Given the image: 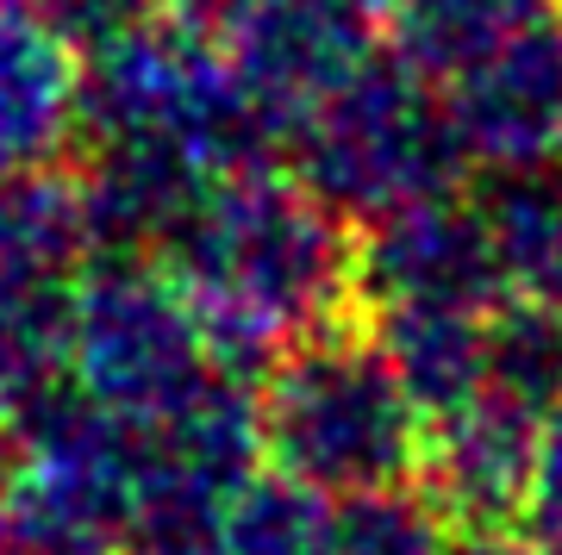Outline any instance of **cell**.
Listing matches in <instances>:
<instances>
[{"instance_id":"6da1fadb","label":"cell","mask_w":562,"mask_h":555,"mask_svg":"<svg viewBox=\"0 0 562 555\" xmlns=\"http://www.w3.org/2000/svg\"><path fill=\"white\" fill-rule=\"evenodd\" d=\"M157 257L213 362L244 381L294 343L338 331L357 299V225L281 169L213 175Z\"/></svg>"},{"instance_id":"7a4b0ae2","label":"cell","mask_w":562,"mask_h":555,"mask_svg":"<svg viewBox=\"0 0 562 555\" xmlns=\"http://www.w3.org/2000/svg\"><path fill=\"white\" fill-rule=\"evenodd\" d=\"M262 456L325 499L406 487L425 462V412L387 369L375 338L294 343L262 369Z\"/></svg>"},{"instance_id":"3957f363","label":"cell","mask_w":562,"mask_h":555,"mask_svg":"<svg viewBox=\"0 0 562 555\" xmlns=\"http://www.w3.org/2000/svg\"><path fill=\"white\" fill-rule=\"evenodd\" d=\"M294 175L350 225L457 194L462 144L450 132L443 81L413 57L375 50L294 125Z\"/></svg>"},{"instance_id":"277c9868","label":"cell","mask_w":562,"mask_h":555,"mask_svg":"<svg viewBox=\"0 0 562 555\" xmlns=\"http://www.w3.org/2000/svg\"><path fill=\"white\" fill-rule=\"evenodd\" d=\"M138 512V431L81 387L50 394L0 431V550H120Z\"/></svg>"},{"instance_id":"5b68a950","label":"cell","mask_w":562,"mask_h":555,"mask_svg":"<svg viewBox=\"0 0 562 555\" xmlns=\"http://www.w3.org/2000/svg\"><path fill=\"white\" fill-rule=\"evenodd\" d=\"M213 369L220 362L162 262L101 257L76 269L69 281V387L144 424L181 406Z\"/></svg>"},{"instance_id":"8992f818","label":"cell","mask_w":562,"mask_h":555,"mask_svg":"<svg viewBox=\"0 0 562 555\" xmlns=\"http://www.w3.org/2000/svg\"><path fill=\"white\" fill-rule=\"evenodd\" d=\"M462 162L487 175L543 169L562 157V13H531L506 38L443 76Z\"/></svg>"},{"instance_id":"52a82bcc","label":"cell","mask_w":562,"mask_h":555,"mask_svg":"<svg viewBox=\"0 0 562 555\" xmlns=\"http://www.w3.org/2000/svg\"><path fill=\"white\" fill-rule=\"evenodd\" d=\"M506 294L513 281L482 218V200L438 194L357 225V299H369L375 313L382 306L494 313Z\"/></svg>"},{"instance_id":"ba28073f","label":"cell","mask_w":562,"mask_h":555,"mask_svg":"<svg viewBox=\"0 0 562 555\" xmlns=\"http://www.w3.org/2000/svg\"><path fill=\"white\" fill-rule=\"evenodd\" d=\"M213 32L244 88L288 125V144L357 63L375 57V13L362 0H225Z\"/></svg>"},{"instance_id":"9c48e42d","label":"cell","mask_w":562,"mask_h":555,"mask_svg":"<svg viewBox=\"0 0 562 555\" xmlns=\"http://www.w3.org/2000/svg\"><path fill=\"white\" fill-rule=\"evenodd\" d=\"M538 412L501 394H475L469 406L425 424V494L457 531H506L519 524L531 456H538Z\"/></svg>"},{"instance_id":"30bf717a","label":"cell","mask_w":562,"mask_h":555,"mask_svg":"<svg viewBox=\"0 0 562 555\" xmlns=\"http://www.w3.org/2000/svg\"><path fill=\"white\" fill-rule=\"evenodd\" d=\"M81 144V50L38 0H0V175L63 169Z\"/></svg>"},{"instance_id":"8fae6325","label":"cell","mask_w":562,"mask_h":555,"mask_svg":"<svg viewBox=\"0 0 562 555\" xmlns=\"http://www.w3.org/2000/svg\"><path fill=\"white\" fill-rule=\"evenodd\" d=\"M375 350L401 375L425 424L487 394V313L457 306H382L375 313Z\"/></svg>"},{"instance_id":"7c38bea8","label":"cell","mask_w":562,"mask_h":555,"mask_svg":"<svg viewBox=\"0 0 562 555\" xmlns=\"http://www.w3.org/2000/svg\"><path fill=\"white\" fill-rule=\"evenodd\" d=\"M482 218L494 231V243H501L506 281L519 294L562 299V175H557V162L487 175Z\"/></svg>"},{"instance_id":"4fadbf2b","label":"cell","mask_w":562,"mask_h":555,"mask_svg":"<svg viewBox=\"0 0 562 555\" xmlns=\"http://www.w3.org/2000/svg\"><path fill=\"white\" fill-rule=\"evenodd\" d=\"M69 381V287H0V431Z\"/></svg>"},{"instance_id":"5bb4252c","label":"cell","mask_w":562,"mask_h":555,"mask_svg":"<svg viewBox=\"0 0 562 555\" xmlns=\"http://www.w3.org/2000/svg\"><path fill=\"white\" fill-rule=\"evenodd\" d=\"M220 555H331V499L294 475H250L225 499Z\"/></svg>"},{"instance_id":"9a60e30c","label":"cell","mask_w":562,"mask_h":555,"mask_svg":"<svg viewBox=\"0 0 562 555\" xmlns=\"http://www.w3.org/2000/svg\"><path fill=\"white\" fill-rule=\"evenodd\" d=\"M487 394L513 399L525 412L562 406V313L557 299L525 294L487 313Z\"/></svg>"},{"instance_id":"2e32d148","label":"cell","mask_w":562,"mask_h":555,"mask_svg":"<svg viewBox=\"0 0 562 555\" xmlns=\"http://www.w3.org/2000/svg\"><path fill=\"white\" fill-rule=\"evenodd\" d=\"M543 7L550 0H401L387 25H394V50L443 81L450 69H462L475 50H487Z\"/></svg>"},{"instance_id":"e0dca14e","label":"cell","mask_w":562,"mask_h":555,"mask_svg":"<svg viewBox=\"0 0 562 555\" xmlns=\"http://www.w3.org/2000/svg\"><path fill=\"white\" fill-rule=\"evenodd\" d=\"M457 524L431 506V494H382L331 499V555H443Z\"/></svg>"},{"instance_id":"ac0fdd59","label":"cell","mask_w":562,"mask_h":555,"mask_svg":"<svg viewBox=\"0 0 562 555\" xmlns=\"http://www.w3.org/2000/svg\"><path fill=\"white\" fill-rule=\"evenodd\" d=\"M519 524L531 555H562V406H550L538 424V456H531Z\"/></svg>"},{"instance_id":"d6986e66","label":"cell","mask_w":562,"mask_h":555,"mask_svg":"<svg viewBox=\"0 0 562 555\" xmlns=\"http://www.w3.org/2000/svg\"><path fill=\"white\" fill-rule=\"evenodd\" d=\"M38 7L50 13V25L76 44L81 57L106 50L113 38H125L132 25H144L150 13H157L150 0H38Z\"/></svg>"},{"instance_id":"ffe728a7","label":"cell","mask_w":562,"mask_h":555,"mask_svg":"<svg viewBox=\"0 0 562 555\" xmlns=\"http://www.w3.org/2000/svg\"><path fill=\"white\" fill-rule=\"evenodd\" d=\"M443 555H531L525 543H506L501 531H457Z\"/></svg>"},{"instance_id":"44dd1931","label":"cell","mask_w":562,"mask_h":555,"mask_svg":"<svg viewBox=\"0 0 562 555\" xmlns=\"http://www.w3.org/2000/svg\"><path fill=\"white\" fill-rule=\"evenodd\" d=\"M44 555H120V550H44Z\"/></svg>"},{"instance_id":"7402d4cb","label":"cell","mask_w":562,"mask_h":555,"mask_svg":"<svg viewBox=\"0 0 562 555\" xmlns=\"http://www.w3.org/2000/svg\"><path fill=\"white\" fill-rule=\"evenodd\" d=\"M220 7H225V0H220ZM220 7H213V20H220Z\"/></svg>"}]
</instances>
